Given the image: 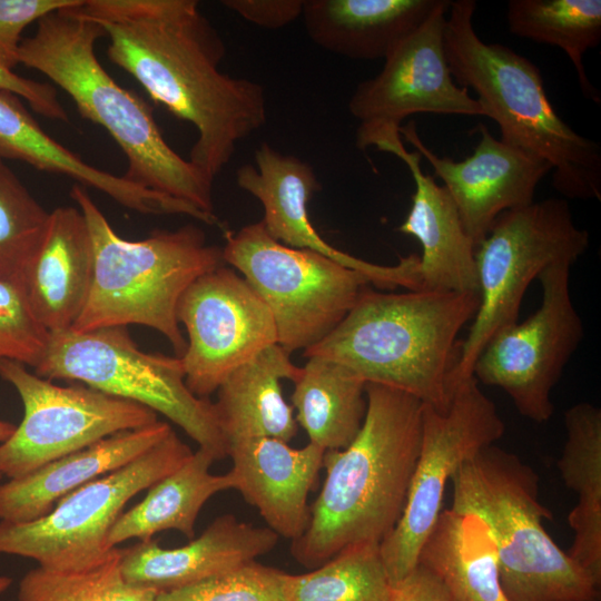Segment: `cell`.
<instances>
[{
    "mask_svg": "<svg viewBox=\"0 0 601 601\" xmlns=\"http://www.w3.org/2000/svg\"><path fill=\"white\" fill-rule=\"evenodd\" d=\"M566 439L558 467L578 504L569 514L574 532L569 555L601 587V410L588 402L564 414Z\"/></svg>",
    "mask_w": 601,
    "mask_h": 601,
    "instance_id": "83f0119b",
    "label": "cell"
},
{
    "mask_svg": "<svg viewBox=\"0 0 601 601\" xmlns=\"http://www.w3.org/2000/svg\"><path fill=\"white\" fill-rule=\"evenodd\" d=\"M82 0H0V62L14 68L22 31L57 10L79 6Z\"/></svg>",
    "mask_w": 601,
    "mask_h": 601,
    "instance_id": "8d00e7d4",
    "label": "cell"
},
{
    "mask_svg": "<svg viewBox=\"0 0 601 601\" xmlns=\"http://www.w3.org/2000/svg\"><path fill=\"white\" fill-rule=\"evenodd\" d=\"M293 381L295 418L309 443L325 451L345 449L366 413V383L346 366L321 356L306 357Z\"/></svg>",
    "mask_w": 601,
    "mask_h": 601,
    "instance_id": "f546056e",
    "label": "cell"
},
{
    "mask_svg": "<svg viewBox=\"0 0 601 601\" xmlns=\"http://www.w3.org/2000/svg\"><path fill=\"white\" fill-rule=\"evenodd\" d=\"M70 197L86 219L93 249L90 292L71 329L147 326L164 335L181 357L187 342L177 318L179 299L197 278L226 265L223 247L207 244L203 229L193 224L127 240L86 187L73 184Z\"/></svg>",
    "mask_w": 601,
    "mask_h": 601,
    "instance_id": "8992f818",
    "label": "cell"
},
{
    "mask_svg": "<svg viewBox=\"0 0 601 601\" xmlns=\"http://www.w3.org/2000/svg\"><path fill=\"white\" fill-rule=\"evenodd\" d=\"M573 265L559 262L540 273L539 308L497 332L473 366L479 384L504 391L518 412L536 423L553 416L552 391L584 336L570 292Z\"/></svg>",
    "mask_w": 601,
    "mask_h": 601,
    "instance_id": "5bb4252c",
    "label": "cell"
},
{
    "mask_svg": "<svg viewBox=\"0 0 601 601\" xmlns=\"http://www.w3.org/2000/svg\"><path fill=\"white\" fill-rule=\"evenodd\" d=\"M417 564L431 571L454 601H509L501 587L491 531L472 512L442 510Z\"/></svg>",
    "mask_w": 601,
    "mask_h": 601,
    "instance_id": "4316f807",
    "label": "cell"
},
{
    "mask_svg": "<svg viewBox=\"0 0 601 601\" xmlns=\"http://www.w3.org/2000/svg\"><path fill=\"white\" fill-rule=\"evenodd\" d=\"M366 413L355 439L326 451L325 479L306 531L290 554L314 569L346 546L381 543L396 525L418 455L423 403L403 391L366 383Z\"/></svg>",
    "mask_w": 601,
    "mask_h": 601,
    "instance_id": "7a4b0ae2",
    "label": "cell"
},
{
    "mask_svg": "<svg viewBox=\"0 0 601 601\" xmlns=\"http://www.w3.org/2000/svg\"><path fill=\"white\" fill-rule=\"evenodd\" d=\"M450 0H440L428 18L384 59L383 69L357 85L348 101L358 120L356 146L400 137L401 122L414 114L482 116L477 100L450 71L443 32Z\"/></svg>",
    "mask_w": 601,
    "mask_h": 601,
    "instance_id": "9a60e30c",
    "label": "cell"
},
{
    "mask_svg": "<svg viewBox=\"0 0 601 601\" xmlns=\"http://www.w3.org/2000/svg\"><path fill=\"white\" fill-rule=\"evenodd\" d=\"M92 276L93 249L82 213L73 206L55 208L18 283L31 313L49 333L73 326Z\"/></svg>",
    "mask_w": 601,
    "mask_h": 601,
    "instance_id": "7402d4cb",
    "label": "cell"
},
{
    "mask_svg": "<svg viewBox=\"0 0 601 601\" xmlns=\"http://www.w3.org/2000/svg\"><path fill=\"white\" fill-rule=\"evenodd\" d=\"M285 573L253 561L201 582L158 593L155 601H286Z\"/></svg>",
    "mask_w": 601,
    "mask_h": 601,
    "instance_id": "e575fe53",
    "label": "cell"
},
{
    "mask_svg": "<svg viewBox=\"0 0 601 601\" xmlns=\"http://www.w3.org/2000/svg\"><path fill=\"white\" fill-rule=\"evenodd\" d=\"M177 318L188 343L180 357L185 383L201 398L266 347L277 344L274 318L250 284L223 265L197 278L183 294Z\"/></svg>",
    "mask_w": 601,
    "mask_h": 601,
    "instance_id": "2e32d148",
    "label": "cell"
},
{
    "mask_svg": "<svg viewBox=\"0 0 601 601\" xmlns=\"http://www.w3.org/2000/svg\"><path fill=\"white\" fill-rule=\"evenodd\" d=\"M440 0H305L306 32L318 47L355 60L385 59Z\"/></svg>",
    "mask_w": 601,
    "mask_h": 601,
    "instance_id": "d4e9b609",
    "label": "cell"
},
{
    "mask_svg": "<svg viewBox=\"0 0 601 601\" xmlns=\"http://www.w3.org/2000/svg\"><path fill=\"white\" fill-rule=\"evenodd\" d=\"M0 90L11 92L29 102L31 109L49 119L67 122L68 114L57 89L47 82L23 78L0 62Z\"/></svg>",
    "mask_w": 601,
    "mask_h": 601,
    "instance_id": "74e56055",
    "label": "cell"
},
{
    "mask_svg": "<svg viewBox=\"0 0 601 601\" xmlns=\"http://www.w3.org/2000/svg\"><path fill=\"white\" fill-rule=\"evenodd\" d=\"M49 215L0 158V280L19 283L45 236Z\"/></svg>",
    "mask_w": 601,
    "mask_h": 601,
    "instance_id": "836d02e7",
    "label": "cell"
},
{
    "mask_svg": "<svg viewBox=\"0 0 601 601\" xmlns=\"http://www.w3.org/2000/svg\"><path fill=\"white\" fill-rule=\"evenodd\" d=\"M590 236L578 227L563 198H546L503 211L475 248L479 307L453 375L455 387L473 377L474 363L486 343L516 323L523 296L541 272L559 262L577 260Z\"/></svg>",
    "mask_w": 601,
    "mask_h": 601,
    "instance_id": "9c48e42d",
    "label": "cell"
},
{
    "mask_svg": "<svg viewBox=\"0 0 601 601\" xmlns=\"http://www.w3.org/2000/svg\"><path fill=\"white\" fill-rule=\"evenodd\" d=\"M14 428H16L14 424L0 420V443L8 440L13 433Z\"/></svg>",
    "mask_w": 601,
    "mask_h": 601,
    "instance_id": "60d3db41",
    "label": "cell"
},
{
    "mask_svg": "<svg viewBox=\"0 0 601 601\" xmlns=\"http://www.w3.org/2000/svg\"><path fill=\"white\" fill-rule=\"evenodd\" d=\"M451 482V508L476 514L491 531L509 601H600L601 587L544 529L552 515L539 501V477L519 456L490 445Z\"/></svg>",
    "mask_w": 601,
    "mask_h": 601,
    "instance_id": "52a82bcc",
    "label": "cell"
},
{
    "mask_svg": "<svg viewBox=\"0 0 601 601\" xmlns=\"http://www.w3.org/2000/svg\"><path fill=\"white\" fill-rule=\"evenodd\" d=\"M503 433L504 422L495 404L474 377L455 387L445 410L423 404L421 443L405 505L396 525L380 543L392 585L417 565L424 541L442 511L447 483Z\"/></svg>",
    "mask_w": 601,
    "mask_h": 601,
    "instance_id": "7c38bea8",
    "label": "cell"
},
{
    "mask_svg": "<svg viewBox=\"0 0 601 601\" xmlns=\"http://www.w3.org/2000/svg\"><path fill=\"white\" fill-rule=\"evenodd\" d=\"M0 376L18 392L23 418L0 443V476H23L115 433L158 421L152 410L89 386H59L2 361Z\"/></svg>",
    "mask_w": 601,
    "mask_h": 601,
    "instance_id": "4fadbf2b",
    "label": "cell"
},
{
    "mask_svg": "<svg viewBox=\"0 0 601 601\" xmlns=\"http://www.w3.org/2000/svg\"><path fill=\"white\" fill-rule=\"evenodd\" d=\"M506 20L511 33L561 48L577 71L582 93L600 104L582 61L601 41L600 0H510Z\"/></svg>",
    "mask_w": 601,
    "mask_h": 601,
    "instance_id": "4dcf8cb0",
    "label": "cell"
},
{
    "mask_svg": "<svg viewBox=\"0 0 601 601\" xmlns=\"http://www.w3.org/2000/svg\"><path fill=\"white\" fill-rule=\"evenodd\" d=\"M255 166L243 165L236 171L237 186L259 200L264 216L259 220L267 234L292 248L308 249L366 275L381 290L420 287V256L411 254L396 265H378L344 253L324 240L309 218L308 204L321 189L313 167L269 144L255 150Z\"/></svg>",
    "mask_w": 601,
    "mask_h": 601,
    "instance_id": "e0dca14e",
    "label": "cell"
},
{
    "mask_svg": "<svg viewBox=\"0 0 601 601\" xmlns=\"http://www.w3.org/2000/svg\"><path fill=\"white\" fill-rule=\"evenodd\" d=\"M215 461L198 449L179 467L148 487L146 496L122 512L112 525L107 540L109 548L130 539L147 541L165 530H176L194 539L196 520L205 503L219 492L233 490L228 472H209Z\"/></svg>",
    "mask_w": 601,
    "mask_h": 601,
    "instance_id": "f1b7e54d",
    "label": "cell"
},
{
    "mask_svg": "<svg viewBox=\"0 0 601 601\" xmlns=\"http://www.w3.org/2000/svg\"><path fill=\"white\" fill-rule=\"evenodd\" d=\"M35 374L79 381L146 406L169 418L215 460L227 456L214 402L189 391L181 358L141 351L126 327L50 332Z\"/></svg>",
    "mask_w": 601,
    "mask_h": 601,
    "instance_id": "ba28073f",
    "label": "cell"
},
{
    "mask_svg": "<svg viewBox=\"0 0 601 601\" xmlns=\"http://www.w3.org/2000/svg\"><path fill=\"white\" fill-rule=\"evenodd\" d=\"M377 149L400 158L415 184L411 209L397 231L413 236L422 246L418 289L479 294L476 246L449 191L435 183L434 176L423 173L421 154L408 151L402 138Z\"/></svg>",
    "mask_w": 601,
    "mask_h": 601,
    "instance_id": "44dd1931",
    "label": "cell"
},
{
    "mask_svg": "<svg viewBox=\"0 0 601 601\" xmlns=\"http://www.w3.org/2000/svg\"><path fill=\"white\" fill-rule=\"evenodd\" d=\"M477 293L375 290L365 286L343 321L303 356L335 361L365 383L390 386L445 410L454 393L459 333Z\"/></svg>",
    "mask_w": 601,
    "mask_h": 601,
    "instance_id": "277c9868",
    "label": "cell"
},
{
    "mask_svg": "<svg viewBox=\"0 0 601 601\" xmlns=\"http://www.w3.org/2000/svg\"><path fill=\"white\" fill-rule=\"evenodd\" d=\"M1 479H2V477L0 476V480H1Z\"/></svg>",
    "mask_w": 601,
    "mask_h": 601,
    "instance_id": "7bdbcfd3",
    "label": "cell"
},
{
    "mask_svg": "<svg viewBox=\"0 0 601 601\" xmlns=\"http://www.w3.org/2000/svg\"><path fill=\"white\" fill-rule=\"evenodd\" d=\"M73 8L37 21L35 33L21 40L19 63L47 76L73 100L82 118L108 131L126 156L127 180L216 216L214 179L177 154L152 108L107 72L95 50L97 40L106 37L104 30Z\"/></svg>",
    "mask_w": 601,
    "mask_h": 601,
    "instance_id": "3957f363",
    "label": "cell"
},
{
    "mask_svg": "<svg viewBox=\"0 0 601 601\" xmlns=\"http://www.w3.org/2000/svg\"><path fill=\"white\" fill-rule=\"evenodd\" d=\"M388 601H454L442 582L417 564L402 581L392 585Z\"/></svg>",
    "mask_w": 601,
    "mask_h": 601,
    "instance_id": "ab89813d",
    "label": "cell"
},
{
    "mask_svg": "<svg viewBox=\"0 0 601 601\" xmlns=\"http://www.w3.org/2000/svg\"><path fill=\"white\" fill-rule=\"evenodd\" d=\"M299 373L300 367L290 361V353L274 344L225 378L214 405L227 446L253 437L289 443L296 436L295 412L284 398L280 382H293Z\"/></svg>",
    "mask_w": 601,
    "mask_h": 601,
    "instance_id": "484cf974",
    "label": "cell"
},
{
    "mask_svg": "<svg viewBox=\"0 0 601 601\" xmlns=\"http://www.w3.org/2000/svg\"><path fill=\"white\" fill-rule=\"evenodd\" d=\"M226 265L250 284L268 307L277 344L288 353L307 349L347 315L370 278L308 249L272 238L260 221L224 229Z\"/></svg>",
    "mask_w": 601,
    "mask_h": 601,
    "instance_id": "30bf717a",
    "label": "cell"
},
{
    "mask_svg": "<svg viewBox=\"0 0 601 601\" xmlns=\"http://www.w3.org/2000/svg\"><path fill=\"white\" fill-rule=\"evenodd\" d=\"M474 0L451 1L443 32L454 81L471 88L482 116L494 120L504 144L545 160L552 186L565 198L601 200V147L574 131L549 100L539 68L476 33Z\"/></svg>",
    "mask_w": 601,
    "mask_h": 601,
    "instance_id": "5b68a950",
    "label": "cell"
},
{
    "mask_svg": "<svg viewBox=\"0 0 601 601\" xmlns=\"http://www.w3.org/2000/svg\"><path fill=\"white\" fill-rule=\"evenodd\" d=\"M12 579L8 575H0V595L10 587Z\"/></svg>",
    "mask_w": 601,
    "mask_h": 601,
    "instance_id": "b9f144b4",
    "label": "cell"
},
{
    "mask_svg": "<svg viewBox=\"0 0 601 601\" xmlns=\"http://www.w3.org/2000/svg\"><path fill=\"white\" fill-rule=\"evenodd\" d=\"M193 451L171 432L125 466L60 499L29 522L0 521V554L32 559L51 570L79 569L104 559L109 532L125 505L179 467Z\"/></svg>",
    "mask_w": 601,
    "mask_h": 601,
    "instance_id": "8fae6325",
    "label": "cell"
},
{
    "mask_svg": "<svg viewBox=\"0 0 601 601\" xmlns=\"http://www.w3.org/2000/svg\"><path fill=\"white\" fill-rule=\"evenodd\" d=\"M278 538L267 526L227 513L183 546L162 548L150 539L121 550V572L134 585L169 592L256 561L276 546Z\"/></svg>",
    "mask_w": 601,
    "mask_h": 601,
    "instance_id": "ffe728a7",
    "label": "cell"
},
{
    "mask_svg": "<svg viewBox=\"0 0 601 601\" xmlns=\"http://www.w3.org/2000/svg\"><path fill=\"white\" fill-rule=\"evenodd\" d=\"M391 591L380 543L346 546L309 572L284 577L286 601H388Z\"/></svg>",
    "mask_w": 601,
    "mask_h": 601,
    "instance_id": "1f68e13d",
    "label": "cell"
},
{
    "mask_svg": "<svg viewBox=\"0 0 601 601\" xmlns=\"http://www.w3.org/2000/svg\"><path fill=\"white\" fill-rule=\"evenodd\" d=\"M325 450L307 443L300 449L273 437L229 443L227 456L233 490L254 506L266 526L292 542L307 529L308 495L323 470Z\"/></svg>",
    "mask_w": 601,
    "mask_h": 601,
    "instance_id": "d6986e66",
    "label": "cell"
},
{
    "mask_svg": "<svg viewBox=\"0 0 601 601\" xmlns=\"http://www.w3.org/2000/svg\"><path fill=\"white\" fill-rule=\"evenodd\" d=\"M221 3L256 26L278 29L302 16L304 0H225Z\"/></svg>",
    "mask_w": 601,
    "mask_h": 601,
    "instance_id": "f35d334b",
    "label": "cell"
},
{
    "mask_svg": "<svg viewBox=\"0 0 601 601\" xmlns=\"http://www.w3.org/2000/svg\"><path fill=\"white\" fill-rule=\"evenodd\" d=\"M73 11L109 39V60L197 131L188 160L215 177L267 121L264 87L219 70L225 43L196 0H82Z\"/></svg>",
    "mask_w": 601,
    "mask_h": 601,
    "instance_id": "6da1fadb",
    "label": "cell"
},
{
    "mask_svg": "<svg viewBox=\"0 0 601 601\" xmlns=\"http://www.w3.org/2000/svg\"><path fill=\"white\" fill-rule=\"evenodd\" d=\"M157 421L107 436L17 479L0 483V521L29 522L80 486L114 472L151 449L170 432Z\"/></svg>",
    "mask_w": 601,
    "mask_h": 601,
    "instance_id": "603a6c76",
    "label": "cell"
},
{
    "mask_svg": "<svg viewBox=\"0 0 601 601\" xmlns=\"http://www.w3.org/2000/svg\"><path fill=\"white\" fill-rule=\"evenodd\" d=\"M121 550L112 548L100 561L70 570L37 566L19 583V601H155L157 592L134 585L121 572Z\"/></svg>",
    "mask_w": 601,
    "mask_h": 601,
    "instance_id": "d6a6232c",
    "label": "cell"
},
{
    "mask_svg": "<svg viewBox=\"0 0 601 601\" xmlns=\"http://www.w3.org/2000/svg\"><path fill=\"white\" fill-rule=\"evenodd\" d=\"M398 131L443 181L475 246L485 238L500 214L533 203L539 183L552 170L545 160L496 139L484 124L474 128L480 139L474 151L462 161L434 154L421 140L413 121L401 126Z\"/></svg>",
    "mask_w": 601,
    "mask_h": 601,
    "instance_id": "ac0fdd59",
    "label": "cell"
},
{
    "mask_svg": "<svg viewBox=\"0 0 601 601\" xmlns=\"http://www.w3.org/2000/svg\"><path fill=\"white\" fill-rule=\"evenodd\" d=\"M0 158L21 160L38 170L63 175L95 188L126 208L150 215H191L185 201L144 188L86 162L50 137L18 96L0 90Z\"/></svg>",
    "mask_w": 601,
    "mask_h": 601,
    "instance_id": "cb8c5ba5",
    "label": "cell"
},
{
    "mask_svg": "<svg viewBox=\"0 0 601 601\" xmlns=\"http://www.w3.org/2000/svg\"><path fill=\"white\" fill-rule=\"evenodd\" d=\"M48 339L49 332L31 313L20 286L0 280V363L13 361L35 368Z\"/></svg>",
    "mask_w": 601,
    "mask_h": 601,
    "instance_id": "d590c367",
    "label": "cell"
}]
</instances>
